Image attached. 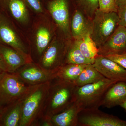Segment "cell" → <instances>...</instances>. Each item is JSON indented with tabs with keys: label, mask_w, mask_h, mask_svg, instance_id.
Returning <instances> with one entry per match:
<instances>
[{
	"label": "cell",
	"mask_w": 126,
	"mask_h": 126,
	"mask_svg": "<svg viewBox=\"0 0 126 126\" xmlns=\"http://www.w3.org/2000/svg\"><path fill=\"white\" fill-rule=\"evenodd\" d=\"M74 83L55 78L51 81L42 117L51 118L75 101Z\"/></svg>",
	"instance_id": "cell-1"
},
{
	"label": "cell",
	"mask_w": 126,
	"mask_h": 126,
	"mask_svg": "<svg viewBox=\"0 0 126 126\" xmlns=\"http://www.w3.org/2000/svg\"><path fill=\"white\" fill-rule=\"evenodd\" d=\"M52 81L32 86L23 100L20 126H34L42 117Z\"/></svg>",
	"instance_id": "cell-2"
},
{
	"label": "cell",
	"mask_w": 126,
	"mask_h": 126,
	"mask_svg": "<svg viewBox=\"0 0 126 126\" xmlns=\"http://www.w3.org/2000/svg\"><path fill=\"white\" fill-rule=\"evenodd\" d=\"M116 82L104 78L94 83L80 87L76 86L75 101L79 105L82 110L99 108L102 106L106 92Z\"/></svg>",
	"instance_id": "cell-3"
},
{
	"label": "cell",
	"mask_w": 126,
	"mask_h": 126,
	"mask_svg": "<svg viewBox=\"0 0 126 126\" xmlns=\"http://www.w3.org/2000/svg\"><path fill=\"white\" fill-rule=\"evenodd\" d=\"M33 86L25 83L15 73H1L0 74V107L3 109L24 99Z\"/></svg>",
	"instance_id": "cell-4"
},
{
	"label": "cell",
	"mask_w": 126,
	"mask_h": 126,
	"mask_svg": "<svg viewBox=\"0 0 126 126\" xmlns=\"http://www.w3.org/2000/svg\"><path fill=\"white\" fill-rule=\"evenodd\" d=\"M90 35L98 48L106 42L119 25L117 13H106L98 9L94 13Z\"/></svg>",
	"instance_id": "cell-5"
},
{
	"label": "cell",
	"mask_w": 126,
	"mask_h": 126,
	"mask_svg": "<svg viewBox=\"0 0 126 126\" xmlns=\"http://www.w3.org/2000/svg\"><path fill=\"white\" fill-rule=\"evenodd\" d=\"M69 41L54 37L40 58L38 64L46 70L57 73L63 65Z\"/></svg>",
	"instance_id": "cell-6"
},
{
	"label": "cell",
	"mask_w": 126,
	"mask_h": 126,
	"mask_svg": "<svg viewBox=\"0 0 126 126\" xmlns=\"http://www.w3.org/2000/svg\"><path fill=\"white\" fill-rule=\"evenodd\" d=\"M78 126H126V121L99 108L85 109L79 113Z\"/></svg>",
	"instance_id": "cell-7"
},
{
	"label": "cell",
	"mask_w": 126,
	"mask_h": 126,
	"mask_svg": "<svg viewBox=\"0 0 126 126\" xmlns=\"http://www.w3.org/2000/svg\"><path fill=\"white\" fill-rule=\"evenodd\" d=\"M0 43L30 56L29 50L23 42L11 21L0 11Z\"/></svg>",
	"instance_id": "cell-8"
},
{
	"label": "cell",
	"mask_w": 126,
	"mask_h": 126,
	"mask_svg": "<svg viewBox=\"0 0 126 126\" xmlns=\"http://www.w3.org/2000/svg\"><path fill=\"white\" fill-rule=\"evenodd\" d=\"M15 73L25 83L31 86L52 81L56 78V73L41 68L32 62L19 69Z\"/></svg>",
	"instance_id": "cell-9"
},
{
	"label": "cell",
	"mask_w": 126,
	"mask_h": 126,
	"mask_svg": "<svg viewBox=\"0 0 126 126\" xmlns=\"http://www.w3.org/2000/svg\"><path fill=\"white\" fill-rule=\"evenodd\" d=\"M48 10L59 29L67 38H71L68 0H50Z\"/></svg>",
	"instance_id": "cell-10"
},
{
	"label": "cell",
	"mask_w": 126,
	"mask_h": 126,
	"mask_svg": "<svg viewBox=\"0 0 126 126\" xmlns=\"http://www.w3.org/2000/svg\"><path fill=\"white\" fill-rule=\"evenodd\" d=\"M99 55L106 56L126 52V28L118 25L112 34L98 47Z\"/></svg>",
	"instance_id": "cell-11"
},
{
	"label": "cell",
	"mask_w": 126,
	"mask_h": 126,
	"mask_svg": "<svg viewBox=\"0 0 126 126\" xmlns=\"http://www.w3.org/2000/svg\"><path fill=\"white\" fill-rule=\"evenodd\" d=\"M93 65L105 78L117 82H126V69L115 61L98 55L94 59Z\"/></svg>",
	"instance_id": "cell-12"
},
{
	"label": "cell",
	"mask_w": 126,
	"mask_h": 126,
	"mask_svg": "<svg viewBox=\"0 0 126 126\" xmlns=\"http://www.w3.org/2000/svg\"><path fill=\"white\" fill-rule=\"evenodd\" d=\"M0 54L7 72L9 73H15L24 65L33 62L31 56L25 55L1 43H0Z\"/></svg>",
	"instance_id": "cell-13"
},
{
	"label": "cell",
	"mask_w": 126,
	"mask_h": 126,
	"mask_svg": "<svg viewBox=\"0 0 126 126\" xmlns=\"http://www.w3.org/2000/svg\"><path fill=\"white\" fill-rule=\"evenodd\" d=\"M54 28L47 21L41 22L35 33V45L36 53L40 56L54 38Z\"/></svg>",
	"instance_id": "cell-14"
},
{
	"label": "cell",
	"mask_w": 126,
	"mask_h": 126,
	"mask_svg": "<svg viewBox=\"0 0 126 126\" xmlns=\"http://www.w3.org/2000/svg\"><path fill=\"white\" fill-rule=\"evenodd\" d=\"M5 10L18 23L25 24L29 21L28 6L24 0H0Z\"/></svg>",
	"instance_id": "cell-15"
},
{
	"label": "cell",
	"mask_w": 126,
	"mask_h": 126,
	"mask_svg": "<svg viewBox=\"0 0 126 126\" xmlns=\"http://www.w3.org/2000/svg\"><path fill=\"white\" fill-rule=\"evenodd\" d=\"M81 110L79 105L74 101L61 112L52 116L53 126H78V115Z\"/></svg>",
	"instance_id": "cell-16"
},
{
	"label": "cell",
	"mask_w": 126,
	"mask_h": 126,
	"mask_svg": "<svg viewBox=\"0 0 126 126\" xmlns=\"http://www.w3.org/2000/svg\"><path fill=\"white\" fill-rule=\"evenodd\" d=\"M126 101V82H118L108 89L104 95L102 106L108 108L120 106Z\"/></svg>",
	"instance_id": "cell-17"
},
{
	"label": "cell",
	"mask_w": 126,
	"mask_h": 126,
	"mask_svg": "<svg viewBox=\"0 0 126 126\" xmlns=\"http://www.w3.org/2000/svg\"><path fill=\"white\" fill-rule=\"evenodd\" d=\"M24 98L2 109L0 126H20Z\"/></svg>",
	"instance_id": "cell-18"
},
{
	"label": "cell",
	"mask_w": 126,
	"mask_h": 126,
	"mask_svg": "<svg viewBox=\"0 0 126 126\" xmlns=\"http://www.w3.org/2000/svg\"><path fill=\"white\" fill-rule=\"evenodd\" d=\"M92 22L87 20L81 12L75 11L71 22L70 32L74 40L79 39L92 32Z\"/></svg>",
	"instance_id": "cell-19"
},
{
	"label": "cell",
	"mask_w": 126,
	"mask_h": 126,
	"mask_svg": "<svg viewBox=\"0 0 126 126\" xmlns=\"http://www.w3.org/2000/svg\"><path fill=\"white\" fill-rule=\"evenodd\" d=\"M94 60L85 57L81 53L74 40L69 41L63 65L66 64H92L94 63Z\"/></svg>",
	"instance_id": "cell-20"
},
{
	"label": "cell",
	"mask_w": 126,
	"mask_h": 126,
	"mask_svg": "<svg viewBox=\"0 0 126 126\" xmlns=\"http://www.w3.org/2000/svg\"><path fill=\"white\" fill-rule=\"evenodd\" d=\"M104 78L93 64H89L81 72L74 83L77 87H80L96 82Z\"/></svg>",
	"instance_id": "cell-21"
},
{
	"label": "cell",
	"mask_w": 126,
	"mask_h": 126,
	"mask_svg": "<svg viewBox=\"0 0 126 126\" xmlns=\"http://www.w3.org/2000/svg\"><path fill=\"white\" fill-rule=\"evenodd\" d=\"M88 64H66L59 68L56 77L62 80L74 83Z\"/></svg>",
	"instance_id": "cell-22"
},
{
	"label": "cell",
	"mask_w": 126,
	"mask_h": 126,
	"mask_svg": "<svg viewBox=\"0 0 126 126\" xmlns=\"http://www.w3.org/2000/svg\"><path fill=\"white\" fill-rule=\"evenodd\" d=\"M74 40L81 53L86 58L94 59L98 56V48L90 34L79 39Z\"/></svg>",
	"instance_id": "cell-23"
},
{
	"label": "cell",
	"mask_w": 126,
	"mask_h": 126,
	"mask_svg": "<svg viewBox=\"0 0 126 126\" xmlns=\"http://www.w3.org/2000/svg\"><path fill=\"white\" fill-rule=\"evenodd\" d=\"M89 18H93L98 9V0H75Z\"/></svg>",
	"instance_id": "cell-24"
},
{
	"label": "cell",
	"mask_w": 126,
	"mask_h": 126,
	"mask_svg": "<svg viewBox=\"0 0 126 126\" xmlns=\"http://www.w3.org/2000/svg\"><path fill=\"white\" fill-rule=\"evenodd\" d=\"M98 9L106 13L117 12L116 0H98Z\"/></svg>",
	"instance_id": "cell-25"
},
{
	"label": "cell",
	"mask_w": 126,
	"mask_h": 126,
	"mask_svg": "<svg viewBox=\"0 0 126 126\" xmlns=\"http://www.w3.org/2000/svg\"><path fill=\"white\" fill-rule=\"evenodd\" d=\"M28 7L34 11L41 14L44 12V9L41 0H24Z\"/></svg>",
	"instance_id": "cell-26"
},
{
	"label": "cell",
	"mask_w": 126,
	"mask_h": 126,
	"mask_svg": "<svg viewBox=\"0 0 126 126\" xmlns=\"http://www.w3.org/2000/svg\"><path fill=\"white\" fill-rule=\"evenodd\" d=\"M105 57L115 61L126 69V52L122 54L110 55Z\"/></svg>",
	"instance_id": "cell-27"
},
{
	"label": "cell",
	"mask_w": 126,
	"mask_h": 126,
	"mask_svg": "<svg viewBox=\"0 0 126 126\" xmlns=\"http://www.w3.org/2000/svg\"><path fill=\"white\" fill-rule=\"evenodd\" d=\"M117 13L119 18V25L126 28V4L118 7Z\"/></svg>",
	"instance_id": "cell-28"
},
{
	"label": "cell",
	"mask_w": 126,
	"mask_h": 126,
	"mask_svg": "<svg viewBox=\"0 0 126 126\" xmlns=\"http://www.w3.org/2000/svg\"><path fill=\"white\" fill-rule=\"evenodd\" d=\"M34 126H53L51 118L42 117L36 122Z\"/></svg>",
	"instance_id": "cell-29"
},
{
	"label": "cell",
	"mask_w": 126,
	"mask_h": 126,
	"mask_svg": "<svg viewBox=\"0 0 126 126\" xmlns=\"http://www.w3.org/2000/svg\"><path fill=\"white\" fill-rule=\"evenodd\" d=\"M4 72H7V70L4 61L0 54V74Z\"/></svg>",
	"instance_id": "cell-30"
},
{
	"label": "cell",
	"mask_w": 126,
	"mask_h": 126,
	"mask_svg": "<svg viewBox=\"0 0 126 126\" xmlns=\"http://www.w3.org/2000/svg\"><path fill=\"white\" fill-rule=\"evenodd\" d=\"M118 8V7L126 4V0H116Z\"/></svg>",
	"instance_id": "cell-31"
},
{
	"label": "cell",
	"mask_w": 126,
	"mask_h": 126,
	"mask_svg": "<svg viewBox=\"0 0 126 126\" xmlns=\"http://www.w3.org/2000/svg\"><path fill=\"white\" fill-rule=\"evenodd\" d=\"M120 106L123 108L126 111V101L122 103Z\"/></svg>",
	"instance_id": "cell-32"
},
{
	"label": "cell",
	"mask_w": 126,
	"mask_h": 126,
	"mask_svg": "<svg viewBox=\"0 0 126 126\" xmlns=\"http://www.w3.org/2000/svg\"><path fill=\"white\" fill-rule=\"evenodd\" d=\"M2 108H1L0 107V121L1 117V113H2Z\"/></svg>",
	"instance_id": "cell-33"
}]
</instances>
